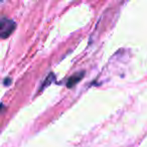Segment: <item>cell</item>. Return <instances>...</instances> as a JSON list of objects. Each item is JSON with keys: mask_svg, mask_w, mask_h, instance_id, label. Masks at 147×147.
I'll use <instances>...</instances> for the list:
<instances>
[{"mask_svg": "<svg viewBox=\"0 0 147 147\" xmlns=\"http://www.w3.org/2000/svg\"><path fill=\"white\" fill-rule=\"evenodd\" d=\"M83 77H84V71H80V73L75 74L73 77H71L69 79V81L67 83V88H71V87L75 86L79 81H81V79H83Z\"/></svg>", "mask_w": 147, "mask_h": 147, "instance_id": "2", "label": "cell"}, {"mask_svg": "<svg viewBox=\"0 0 147 147\" xmlns=\"http://www.w3.org/2000/svg\"><path fill=\"white\" fill-rule=\"evenodd\" d=\"M15 26V22L11 19L7 18L5 16H2L0 19V35L2 38H6L9 35L11 34L13 30H14Z\"/></svg>", "mask_w": 147, "mask_h": 147, "instance_id": "1", "label": "cell"}]
</instances>
